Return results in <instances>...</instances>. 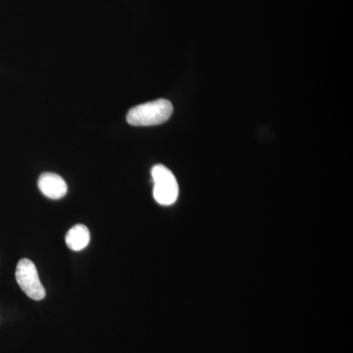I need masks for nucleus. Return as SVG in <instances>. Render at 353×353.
<instances>
[{
	"label": "nucleus",
	"mask_w": 353,
	"mask_h": 353,
	"mask_svg": "<svg viewBox=\"0 0 353 353\" xmlns=\"http://www.w3.org/2000/svg\"><path fill=\"white\" fill-rule=\"evenodd\" d=\"M38 185L39 190L43 192L44 196L48 199H54V201L66 196L67 190H68L64 179L57 174L50 173V172L41 174L39 179Z\"/></svg>",
	"instance_id": "20e7f679"
},
{
	"label": "nucleus",
	"mask_w": 353,
	"mask_h": 353,
	"mask_svg": "<svg viewBox=\"0 0 353 353\" xmlns=\"http://www.w3.org/2000/svg\"><path fill=\"white\" fill-rule=\"evenodd\" d=\"M153 197L157 203L168 206L175 203L179 196V185L175 176L164 165L158 164L152 170Z\"/></svg>",
	"instance_id": "f03ea898"
},
{
	"label": "nucleus",
	"mask_w": 353,
	"mask_h": 353,
	"mask_svg": "<svg viewBox=\"0 0 353 353\" xmlns=\"http://www.w3.org/2000/svg\"><path fill=\"white\" fill-rule=\"evenodd\" d=\"M172 114L173 105L171 102L167 99H157L132 108L127 114V122L132 126H157L170 119Z\"/></svg>",
	"instance_id": "f257e3e1"
},
{
	"label": "nucleus",
	"mask_w": 353,
	"mask_h": 353,
	"mask_svg": "<svg viewBox=\"0 0 353 353\" xmlns=\"http://www.w3.org/2000/svg\"><path fill=\"white\" fill-rule=\"evenodd\" d=\"M16 281L23 292L34 301H41L46 297V289L39 280L36 265L31 260L21 259L16 268Z\"/></svg>",
	"instance_id": "7ed1b4c3"
},
{
	"label": "nucleus",
	"mask_w": 353,
	"mask_h": 353,
	"mask_svg": "<svg viewBox=\"0 0 353 353\" xmlns=\"http://www.w3.org/2000/svg\"><path fill=\"white\" fill-rule=\"evenodd\" d=\"M66 245L74 252L85 250L90 241V231L85 225L78 224L72 227L66 234Z\"/></svg>",
	"instance_id": "39448f33"
}]
</instances>
